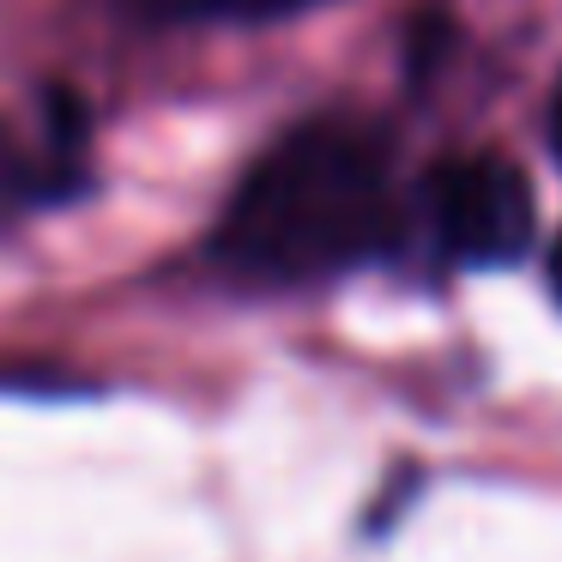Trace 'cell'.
I'll return each instance as SVG.
<instances>
[{"instance_id":"6da1fadb","label":"cell","mask_w":562,"mask_h":562,"mask_svg":"<svg viewBox=\"0 0 562 562\" xmlns=\"http://www.w3.org/2000/svg\"><path fill=\"white\" fill-rule=\"evenodd\" d=\"M387 231V158L357 122H303L231 194L212 255L243 279L296 284L363 260Z\"/></svg>"},{"instance_id":"7a4b0ae2","label":"cell","mask_w":562,"mask_h":562,"mask_svg":"<svg viewBox=\"0 0 562 562\" xmlns=\"http://www.w3.org/2000/svg\"><path fill=\"white\" fill-rule=\"evenodd\" d=\"M532 182L508 158H453L429 176V224L448 260L502 267L532 243Z\"/></svg>"},{"instance_id":"3957f363","label":"cell","mask_w":562,"mask_h":562,"mask_svg":"<svg viewBox=\"0 0 562 562\" xmlns=\"http://www.w3.org/2000/svg\"><path fill=\"white\" fill-rule=\"evenodd\" d=\"M315 7V0H127L134 19L151 25H267V19H291Z\"/></svg>"},{"instance_id":"277c9868","label":"cell","mask_w":562,"mask_h":562,"mask_svg":"<svg viewBox=\"0 0 562 562\" xmlns=\"http://www.w3.org/2000/svg\"><path fill=\"white\" fill-rule=\"evenodd\" d=\"M550 146H557V158H562V86H557V98H550Z\"/></svg>"},{"instance_id":"5b68a950","label":"cell","mask_w":562,"mask_h":562,"mask_svg":"<svg viewBox=\"0 0 562 562\" xmlns=\"http://www.w3.org/2000/svg\"><path fill=\"white\" fill-rule=\"evenodd\" d=\"M550 291H557V303H562V236H557V255H550Z\"/></svg>"}]
</instances>
